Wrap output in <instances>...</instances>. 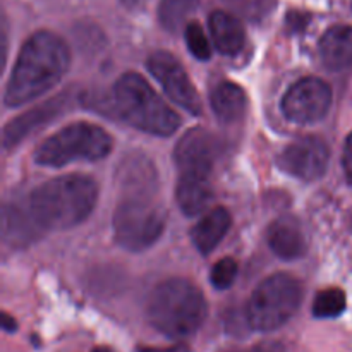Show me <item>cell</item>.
<instances>
[{
    "label": "cell",
    "instance_id": "ba28073f",
    "mask_svg": "<svg viewBox=\"0 0 352 352\" xmlns=\"http://www.w3.org/2000/svg\"><path fill=\"white\" fill-rule=\"evenodd\" d=\"M332 105V89L318 78H305L294 82L282 98V112L294 124L322 120Z\"/></svg>",
    "mask_w": 352,
    "mask_h": 352
},
{
    "label": "cell",
    "instance_id": "3957f363",
    "mask_svg": "<svg viewBox=\"0 0 352 352\" xmlns=\"http://www.w3.org/2000/svg\"><path fill=\"white\" fill-rule=\"evenodd\" d=\"M208 315L203 292L192 282L170 278L158 284L146 305L148 322L170 339H186L198 332Z\"/></svg>",
    "mask_w": 352,
    "mask_h": 352
},
{
    "label": "cell",
    "instance_id": "d4e9b609",
    "mask_svg": "<svg viewBox=\"0 0 352 352\" xmlns=\"http://www.w3.org/2000/svg\"><path fill=\"white\" fill-rule=\"evenodd\" d=\"M342 167L346 172V177L352 184V133L349 134L346 141V146H344V157H342Z\"/></svg>",
    "mask_w": 352,
    "mask_h": 352
},
{
    "label": "cell",
    "instance_id": "cb8c5ba5",
    "mask_svg": "<svg viewBox=\"0 0 352 352\" xmlns=\"http://www.w3.org/2000/svg\"><path fill=\"white\" fill-rule=\"evenodd\" d=\"M237 261L234 258H223V260L217 261L212 268V274H210V280H212L213 287L219 289V291H226L230 285L234 284L237 277Z\"/></svg>",
    "mask_w": 352,
    "mask_h": 352
},
{
    "label": "cell",
    "instance_id": "f1b7e54d",
    "mask_svg": "<svg viewBox=\"0 0 352 352\" xmlns=\"http://www.w3.org/2000/svg\"><path fill=\"white\" fill-rule=\"evenodd\" d=\"M146 2H148V0H120V3H122V6L126 7V9H129V10L143 9L144 3H146Z\"/></svg>",
    "mask_w": 352,
    "mask_h": 352
},
{
    "label": "cell",
    "instance_id": "277c9868",
    "mask_svg": "<svg viewBox=\"0 0 352 352\" xmlns=\"http://www.w3.org/2000/svg\"><path fill=\"white\" fill-rule=\"evenodd\" d=\"M113 107L124 122L144 133L170 136L181 126L177 113L136 72H126L117 79Z\"/></svg>",
    "mask_w": 352,
    "mask_h": 352
},
{
    "label": "cell",
    "instance_id": "4fadbf2b",
    "mask_svg": "<svg viewBox=\"0 0 352 352\" xmlns=\"http://www.w3.org/2000/svg\"><path fill=\"white\" fill-rule=\"evenodd\" d=\"M320 55L330 71H344L352 65V28L333 26L320 40Z\"/></svg>",
    "mask_w": 352,
    "mask_h": 352
},
{
    "label": "cell",
    "instance_id": "7402d4cb",
    "mask_svg": "<svg viewBox=\"0 0 352 352\" xmlns=\"http://www.w3.org/2000/svg\"><path fill=\"white\" fill-rule=\"evenodd\" d=\"M198 6V0H162L158 7V17L165 30L177 31L186 17Z\"/></svg>",
    "mask_w": 352,
    "mask_h": 352
},
{
    "label": "cell",
    "instance_id": "4316f807",
    "mask_svg": "<svg viewBox=\"0 0 352 352\" xmlns=\"http://www.w3.org/2000/svg\"><path fill=\"white\" fill-rule=\"evenodd\" d=\"M140 352H189V349L188 346H184V344H179V346L164 347V349H157V347H143V349H140Z\"/></svg>",
    "mask_w": 352,
    "mask_h": 352
},
{
    "label": "cell",
    "instance_id": "603a6c76",
    "mask_svg": "<svg viewBox=\"0 0 352 352\" xmlns=\"http://www.w3.org/2000/svg\"><path fill=\"white\" fill-rule=\"evenodd\" d=\"M186 43L189 52L195 55L198 60H208L212 57V47L206 38L205 31L198 23H189L186 26Z\"/></svg>",
    "mask_w": 352,
    "mask_h": 352
},
{
    "label": "cell",
    "instance_id": "e0dca14e",
    "mask_svg": "<svg viewBox=\"0 0 352 352\" xmlns=\"http://www.w3.org/2000/svg\"><path fill=\"white\" fill-rule=\"evenodd\" d=\"M43 232L38 222L34 220L30 206L21 208V206L10 205L3 210V239L12 246L28 244L36 239Z\"/></svg>",
    "mask_w": 352,
    "mask_h": 352
},
{
    "label": "cell",
    "instance_id": "83f0119b",
    "mask_svg": "<svg viewBox=\"0 0 352 352\" xmlns=\"http://www.w3.org/2000/svg\"><path fill=\"white\" fill-rule=\"evenodd\" d=\"M2 329L6 330V332H16L17 330V323H16V320L14 318H10L9 315H7V313H2Z\"/></svg>",
    "mask_w": 352,
    "mask_h": 352
},
{
    "label": "cell",
    "instance_id": "d6986e66",
    "mask_svg": "<svg viewBox=\"0 0 352 352\" xmlns=\"http://www.w3.org/2000/svg\"><path fill=\"white\" fill-rule=\"evenodd\" d=\"M122 170L120 179L124 188L131 189L129 196H148V189L155 179L153 165L150 160H141L140 157L126 160V164H122Z\"/></svg>",
    "mask_w": 352,
    "mask_h": 352
},
{
    "label": "cell",
    "instance_id": "7a4b0ae2",
    "mask_svg": "<svg viewBox=\"0 0 352 352\" xmlns=\"http://www.w3.org/2000/svg\"><path fill=\"white\" fill-rule=\"evenodd\" d=\"M98 188L88 175L69 174L38 186L28 199L34 220L43 230L72 229L93 212Z\"/></svg>",
    "mask_w": 352,
    "mask_h": 352
},
{
    "label": "cell",
    "instance_id": "ffe728a7",
    "mask_svg": "<svg viewBox=\"0 0 352 352\" xmlns=\"http://www.w3.org/2000/svg\"><path fill=\"white\" fill-rule=\"evenodd\" d=\"M57 109H60V107H58V102L45 103L41 109L33 110V112L12 120V122L3 129V146L9 148L10 144H16L28 131L33 129L34 126H40L41 120L50 119V117L57 112Z\"/></svg>",
    "mask_w": 352,
    "mask_h": 352
},
{
    "label": "cell",
    "instance_id": "9a60e30c",
    "mask_svg": "<svg viewBox=\"0 0 352 352\" xmlns=\"http://www.w3.org/2000/svg\"><path fill=\"white\" fill-rule=\"evenodd\" d=\"M208 26L213 43L220 54L236 55L237 52L243 50L246 33H244L243 24L236 17L223 10H215L210 16Z\"/></svg>",
    "mask_w": 352,
    "mask_h": 352
},
{
    "label": "cell",
    "instance_id": "8992f818",
    "mask_svg": "<svg viewBox=\"0 0 352 352\" xmlns=\"http://www.w3.org/2000/svg\"><path fill=\"white\" fill-rule=\"evenodd\" d=\"M302 289L299 280L287 274H275L265 278L248 302V323L258 332L280 329L299 309Z\"/></svg>",
    "mask_w": 352,
    "mask_h": 352
},
{
    "label": "cell",
    "instance_id": "9c48e42d",
    "mask_svg": "<svg viewBox=\"0 0 352 352\" xmlns=\"http://www.w3.org/2000/svg\"><path fill=\"white\" fill-rule=\"evenodd\" d=\"M146 67L151 72V76L160 82L172 102L181 105L192 116H199L203 112V103L198 91L189 81V76L186 74L181 62L174 55L164 50L155 52L148 58Z\"/></svg>",
    "mask_w": 352,
    "mask_h": 352
},
{
    "label": "cell",
    "instance_id": "5bb4252c",
    "mask_svg": "<svg viewBox=\"0 0 352 352\" xmlns=\"http://www.w3.org/2000/svg\"><path fill=\"white\" fill-rule=\"evenodd\" d=\"M230 223H232L230 213L222 206L206 213L191 230V239L196 250L201 254L212 253L217 244L226 237L227 230L230 229Z\"/></svg>",
    "mask_w": 352,
    "mask_h": 352
},
{
    "label": "cell",
    "instance_id": "44dd1931",
    "mask_svg": "<svg viewBox=\"0 0 352 352\" xmlns=\"http://www.w3.org/2000/svg\"><path fill=\"white\" fill-rule=\"evenodd\" d=\"M346 294L342 289H323L313 301V315L316 318H337L346 311Z\"/></svg>",
    "mask_w": 352,
    "mask_h": 352
},
{
    "label": "cell",
    "instance_id": "484cf974",
    "mask_svg": "<svg viewBox=\"0 0 352 352\" xmlns=\"http://www.w3.org/2000/svg\"><path fill=\"white\" fill-rule=\"evenodd\" d=\"M241 352H285V349L280 342H272L270 340V342L256 344V346L251 347V349L241 351Z\"/></svg>",
    "mask_w": 352,
    "mask_h": 352
},
{
    "label": "cell",
    "instance_id": "52a82bcc",
    "mask_svg": "<svg viewBox=\"0 0 352 352\" xmlns=\"http://www.w3.org/2000/svg\"><path fill=\"white\" fill-rule=\"evenodd\" d=\"M113 234L124 250L143 251L153 246L165 229V213L148 196H126L113 213Z\"/></svg>",
    "mask_w": 352,
    "mask_h": 352
},
{
    "label": "cell",
    "instance_id": "8fae6325",
    "mask_svg": "<svg viewBox=\"0 0 352 352\" xmlns=\"http://www.w3.org/2000/svg\"><path fill=\"white\" fill-rule=\"evenodd\" d=\"M219 155V141L205 129L188 131L175 146V164L181 175L212 177L213 164Z\"/></svg>",
    "mask_w": 352,
    "mask_h": 352
},
{
    "label": "cell",
    "instance_id": "ac0fdd59",
    "mask_svg": "<svg viewBox=\"0 0 352 352\" xmlns=\"http://www.w3.org/2000/svg\"><path fill=\"white\" fill-rule=\"evenodd\" d=\"M210 103L217 119L223 124H234L246 113V95L243 88L234 82L223 81L212 89Z\"/></svg>",
    "mask_w": 352,
    "mask_h": 352
},
{
    "label": "cell",
    "instance_id": "7c38bea8",
    "mask_svg": "<svg viewBox=\"0 0 352 352\" xmlns=\"http://www.w3.org/2000/svg\"><path fill=\"white\" fill-rule=\"evenodd\" d=\"M270 250L282 260H298L308 250L302 227L294 217H280L275 220L267 232Z\"/></svg>",
    "mask_w": 352,
    "mask_h": 352
},
{
    "label": "cell",
    "instance_id": "f546056e",
    "mask_svg": "<svg viewBox=\"0 0 352 352\" xmlns=\"http://www.w3.org/2000/svg\"><path fill=\"white\" fill-rule=\"evenodd\" d=\"M91 352H116V351L110 349V347H96V349H93Z\"/></svg>",
    "mask_w": 352,
    "mask_h": 352
},
{
    "label": "cell",
    "instance_id": "6da1fadb",
    "mask_svg": "<svg viewBox=\"0 0 352 352\" xmlns=\"http://www.w3.org/2000/svg\"><path fill=\"white\" fill-rule=\"evenodd\" d=\"M71 64L65 41L50 31H38L28 38L17 55L6 88L7 107H21L54 88Z\"/></svg>",
    "mask_w": 352,
    "mask_h": 352
},
{
    "label": "cell",
    "instance_id": "30bf717a",
    "mask_svg": "<svg viewBox=\"0 0 352 352\" xmlns=\"http://www.w3.org/2000/svg\"><path fill=\"white\" fill-rule=\"evenodd\" d=\"M329 158L330 151L325 141L306 136L285 146L278 155L277 165L289 175L302 181H315L325 174Z\"/></svg>",
    "mask_w": 352,
    "mask_h": 352
},
{
    "label": "cell",
    "instance_id": "5b68a950",
    "mask_svg": "<svg viewBox=\"0 0 352 352\" xmlns=\"http://www.w3.org/2000/svg\"><path fill=\"white\" fill-rule=\"evenodd\" d=\"M112 151V138L105 129L76 122L47 138L34 150V162L43 167H64L76 160H102Z\"/></svg>",
    "mask_w": 352,
    "mask_h": 352
},
{
    "label": "cell",
    "instance_id": "2e32d148",
    "mask_svg": "<svg viewBox=\"0 0 352 352\" xmlns=\"http://www.w3.org/2000/svg\"><path fill=\"white\" fill-rule=\"evenodd\" d=\"M177 205L186 215L195 217L210 205L213 198V189L210 177L201 175H181L175 189Z\"/></svg>",
    "mask_w": 352,
    "mask_h": 352
}]
</instances>
